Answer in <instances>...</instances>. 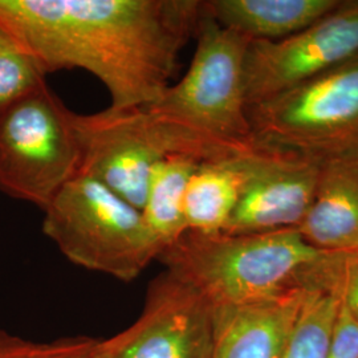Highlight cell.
<instances>
[{"instance_id": "obj_3", "label": "cell", "mask_w": 358, "mask_h": 358, "mask_svg": "<svg viewBox=\"0 0 358 358\" xmlns=\"http://www.w3.org/2000/svg\"><path fill=\"white\" fill-rule=\"evenodd\" d=\"M252 148L315 166L358 164V55L247 108Z\"/></svg>"}, {"instance_id": "obj_10", "label": "cell", "mask_w": 358, "mask_h": 358, "mask_svg": "<svg viewBox=\"0 0 358 358\" xmlns=\"http://www.w3.org/2000/svg\"><path fill=\"white\" fill-rule=\"evenodd\" d=\"M321 167L259 153L224 234L297 229L316 195Z\"/></svg>"}, {"instance_id": "obj_4", "label": "cell", "mask_w": 358, "mask_h": 358, "mask_svg": "<svg viewBox=\"0 0 358 358\" xmlns=\"http://www.w3.org/2000/svg\"><path fill=\"white\" fill-rule=\"evenodd\" d=\"M43 232L71 263L120 282H134L161 254L141 210L85 174L52 199Z\"/></svg>"}, {"instance_id": "obj_20", "label": "cell", "mask_w": 358, "mask_h": 358, "mask_svg": "<svg viewBox=\"0 0 358 358\" xmlns=\"http://www.w3.org/2000/svg\"><path fill=\"white\" fill-rule=\"evenodd\" d=\"M96 338L87 336L65 337L52 343H41L32 358H90Z\"/></svg>"}, {"instance_id": "obj_5", "label": "cell", "mask_w": 358, "mask_h": 358, "mask_svg": "<svg viewBox=\"0 0 358 358\" xmlns=\"http://www.w3.org/2000/svg\"><path fill=\"white\" fill-rule=\"evenodd\" d=\"M186 75L145 109L232 153L255 152L247 115L244 60L251 40L217 23L206 10Z\"/></svg>"}, {"instance_id": "obj_14", "label": "cell", "mask_w": 358, "mask_h": 358, "mask_svg": "<svg viewBox=\"0 0 358 358\" xmlns=\"http://www.w3.org/2000/svg\"><path fill=\"white\" fill-rule=\"evenodd\" d=\"M297 231L322 251H358V171L321 167L316 195Z\"/></svg>"}, {"instance_id": "obj_22", "label": "cell", "mask_w": 358, "mask_h": 358, "mask_svg": "<svg viewBox=\"0 0 358 358\" xmlns=\"http://www.w3.org/2000/svg\"><path fill=\"white\" fill-rule=\"evenodd\" d=\"M350 167H353V169H356L358 171V164H356V165H350Z\"/></svg>"}, {"instance_id": "obj_17", "label": "cell", "mask_w": 358, "mask_h": 358, "mask_svg": "<svg viewBox=\"0 0 358 358\" xmlns=\"http://www.w3.org/2000/svg\"><path fill=\"white\" fill-rule=\"evenodd\" d=\"M38 62L0 29V112L44 85Z\"/></svg>"}, {"instance_id": "obj_18", "label": "cell", "mask_w": 358, "mask_h": 358, "mask_svg": "<svg viewBox=\"0 0 358 358\" xmlns=\"http://www.w3.org/2000/svg\"><path fill=\"white\" fill-rule=\"evenodd\" d=\"M328 358H358V321L340 300Z\"/></svg>"}, {"instance_id": "obj_1", "label": "cell", "mask_w": 358, "mask_h": 358, "mask_svg": "<svg viewBox=\"0 0 358 358\" xmlns=\"http://www.w3.org/2000/svg\"><path fill=\"white\" fill-rule=\"evenodd\" d=\"M202 15L199 0H0V29L45 75L84 69L120 110L161 99Z\"/></svg>"}, {"instance_id": "obj_15", "label": "cell", "mask_w": 358, "mask_h": 358, "mask_svg": "<svg viewBox=\"0 0 358 358\" xmlns=\"http://www.w3.org/2000/svg\"><path fill=\"white\" fill-rule=\"evenodd\" d=\"M199 164L192 157L170 155L161 159L150 174L141 213L161 252L187 231L185 195Z\"/></svg>"}, {"instance_id": "obj_21", "label": "cell", "mask_w": 358, "mask_h": 358, "mask_svg": "<svg viewBox=\"0 0 358 358\" xmlns=\"http://www.w3.org/2000/svg\"><path fill=\"white\" fill-rule=\"evenodd\" d=\"M41 346L20 336L0 329V358H32Z\"/></svg>"}, {"instance_id": "obj_2", "label": "cell", "mask_w": 358, "mask_h": 358, "mask_svg": "<svg viewBox=\"0 0 358 358\" xmlns=\"http://www.w3.org/2000/svg\"><path fill=\"white\" fill-rule=\"evenodd\" d=\"M341 255L310 245L297 229L242 235L186 231L157 260L211 307H222L297 289H332Z\"/></svg>"}, {"instance_id": "obj_11", "label": "cell", "mask_w": 358, "mask_h": 358, "mask_svg": "<svg viewBox=\"0 0 358 358\" xmlns=\"http://www.w3.org/2000/svg\"><path fill=\"white\" fill-rule=\"evenodd\" d=\"M278 297L213 308L211 358H282L304 297Z\"/></svg>"}, {"instance_id": "obj_19", "label": "cell", "mask_w": 358, "mask_h": 358, "mask_svg": "<svg viewBox=\"0 0 358 358\" xmlns=\"http://www.w3.org/2000/svg\"><path fill=\"white\" fill-rule=\"evenodd\" d=\"M334 292L358 321V251L343 254L334 282Z\"/></svg>"}, {"instance_id": "obj_9", "label": "cell", "mask_w": 358, "mask_h": 358, "mask_svg": "<svg viewBox=\"0 0 358 358\" xmlns=\"http://www.w3.org/2000/svg\"><path fill=\"white\" fill-rule=\"evenodd\" d=\"M358 55V0L289 38L250 41L244 60L247 108L320 76Z\"/></svg>"}, {"instance_id": "obj_16", "label": "cell", "mask_w": 358, "mask_h": 358, "mask_svg": "<svg viewBox=\"0 0 358 358\" xmlns=\"http://www.w3.org/2000/svg\"><path fill=\"white\" fill-rule=\"evenodd\" d=\"M340 297L331 289H309L282 358H328Z\"/></svg>"}, {"instance_id": "obj_12", "label": "cell", "mask_w": 358, "mask_h": 358, "mask_svg": "<svg viewBox=\"0 0 358 358\" xmlns=\"http://www.w3.org/2000/svg\"><path fill=\"white\" fill-rule=\"evenodd\" d=\"M345 0H210L206 10L220 26L255 41L289 38L337 11Z\"/></svg>"}, {"instance_id": "obj_7", "label": "cell", "mask_w": 358, "mask_h": 358, "mask_svg": "<svg viewBox=\"0 0 358 358\" xmlns=\"http://www.w3.org/2000/svg\"><path fill=\"white\" fill-rule=\"evenodd\" d=\"M80 171L142 210L154 166L170 155L199 159L201 148L182 129L145 108L71 113Z\"/></svg>"}, {"instance_id": "obj_8", "label": "cell", "mask_w": 358, "mask_h": 358, "mask_svg": "<svg viewBox=\"0 0 358 358\" xmlns=\"http://www.w3.org/2000/svg\"><path fill=\"white\" fill-rule=\"evenodd\" d=\"M213 308L192 285L164 271L148 288L141 315L97 340L90 358H211Z\"/></svg>"}, {"instance_id": "obj_13", "label": "cell", "mask_w": 358, "mask_h": 358, "mask_svg": "<svg viewBox=\"0 0 358 358\" xmlns=\"http://www.w3.org/2000/svg\"><path fill=\"white\" fill-rule=\"evenodd\" d=\"M257 157V152H250L199 164L185 195L187 231L223 232L252 176Z\"/></svg>"}, {"instance_id": "obj_6", "label": "cell", "mask_w": 358, "mask_h": 358, "mask_svg": "<svg viewBox=\"0 0 358 358\" xmlns=\"http://www.w3.org/2000/svg\"><path fill=\"white\" fill-rule=\"evenodd\" d=\"M72 110L45 83L0 112V192L43 211L80 171Z\"/></svg>"}]
</instances>
